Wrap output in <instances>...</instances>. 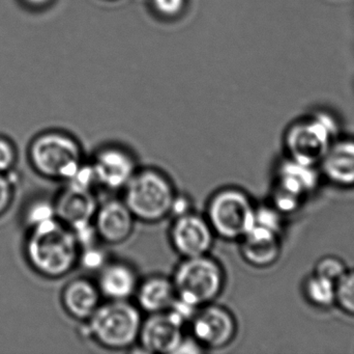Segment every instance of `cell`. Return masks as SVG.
Returning a JSON list of instances; mask_svg holds the SVG:
<instances>
[{
	"mask_svg": "<svg viewBox=\"0 0 354 354\" xmlns=\"http://www.w3.org/2000/svg\"><path fill=\"white\" fill-rule=\"evenodd\" d=\"M151 10L162 20L180 18L187 6V0H149Z\"/></svg>",
	"mask_w": 354,
	"mask_h": 354,
	"instance_id": "23",
	"label": "cell"
},
{
	"mask_svg": "<svg viewBox=\"0 0 354 354\" xmlns=\"http://www.w3.org/2000/svg\"><path fill=\"white\" fill-rule=\"evenodd\" d=\"M16 153L14 148L6 139H0V172H8L14 166Z\"/></svg>",
	"mask_w": 354,
	"mask_h": 354,
	"instance_id": "25",
	"label": "cell"
},
{
	"mask_svg": "<svg viewBox=\"0 0 354 354\" xmlns=\"http://www.w3.org/2000/svg\"><path fill=\"white\" fill-rule=\"evenodd\" d=\"M322 180L318 166L301 163L286 157L277 168L274 187L306 201L317 191Z\"/></svg>",
	"mask_w": 354,
	"mask_h": 354,
	"instance_id": "16",
	"label": "cell"
},
{
	"mask_svg": "<svg viewBox=\"0 0 354 354\" xmlns=\"http://www.w3.org/2000/svg\"><path fill=\"white\" fill-rule=\"evenodd\" d=\"M26 254L39 274L48 278H62L78 263L81 247L76 234L55 218L31 227Z\"/></svg>",
	"mask_w": 354,
	"mask_h": 354,
	"instance_id": "1",
	"label": "cell"
},
{
	"mask_svg": "<svg viewBox=\"0 0 354 354\" xmlns=\"http://www.w3.org/2000/svg\"><path fill=\"white\" fill-rule=\"evenodd\" d=\"M340 131L338 118L326 110L295 121L289 125L283 139L286 157L318 166L330 143L340 136Z\"/></svg>",
	"mask_w": 354,
	"mask_h": 354,
	"instance_id": "4",
	"label": "cell"
},
{
	"mask_svg": "<svg viewBox=\"0 0 354 354\" xmlns=\"http://www.w3.org/2000/svg\"><path fill=\"white\" fill-rule=\"evenodd\" d=\"M122 201L136 220L156 224L174 211L178 195L174 183L161 170H137L124 189Z\"/></svg>",
	"mask_w": 354,
	"mask_h": 354,
	"instance_id": "2",
	"label": "cell"
},
{
	"mask_svg": "<svg viewBox=\"0 0 354 354\" xmlns=\"http://www.w3.org/2000/svg\"><path fill=\"white\" fill-rule=\"evenodd\" d=\"M30 159L37 172L54 180L70 181L84 166L80 143L62 132H49L35 139Z\"/></svg>",
	"mask_w": 354,
	"mask_h": 354,
	"instance_id": "7",
	"label": "cell"
},
{
	"mask_svg": "<svg viewBox=\"0 0 354 354\" xmlns=\"http://www.w3.org/2000/svg\"><path fill=\"white\" fill-rule=\"evenodd\" d=\"M55 208L48 202L41 201L33 204L27 212V222L31 227L41 224L46 220L55 218Z\"/></svg>",
	"mask_w": 354,
	"mask_h": 354,
	"instance_id": "24",
	"label": "cell"
},
{
	"mask_svg": "<svg viewBox=\"0 0 354 354\" xmlns=\"http://www.w3.org/2000/svg\"><path fill=\"white\" fill-rule=\"evenodd\" d=\"M241 254L249 265L266 268L274 265L282 254L281 234L256 224L239 240Z\"/></svg>",
	"mask_w": 354,
	"mask_h": 354,
	"instance_id": "15",
	"label": "cell"
},
{
	"mask_svg": "<svg viewBox=\"0 0 354 354\" xmlns=\"http://www.w3.org/2000/svg\"><path fill=\"white\" fill-rule=\"evenodd\" d=\"M97 206L93 187L72 182L54 204L56 218L76 235L93 228Z\"/></svg>",
	"mask_w": 354,
	"mask_h": 354,
	"instance_id": "11",
	"label": "cell"
},
{
	"mask_svg": "<svg viewBox=\"0 0 354 354\" xmlns=\"http://www.w3.org/2000/svg\"><path fill=\"white\" fill-rule=\"evenodd\" d=\"M97 288L107 301H130L136 293L139 278L136 270L126 262H109L99 272Z\"/></svg>",
	"mask_w": 354,
	"mask_h": 354,
	"instance_id": "17",
	"label": "cell"
},
{
	"mask_svg": "<svg viewBox=\"0 0 354 354\" xmlns=\"http://www.w3.org/2000/svg\"><path fill=\"white\" fill-rule=\"evenodd\" d=\"M171 278L177 301L194 310L214 303L226 282L222 265L208 255L183 259Z\"/></svg>",
	"mask_w": 354,
	"mask_h": 354,
	"instance_id": "5",
	"label": "cell"
},
{
	"mask_svg": "<svg viewBox=\"0 0 354 354\" xmlns=\"http://www.w3.org/2000/svg\"><path fill=\"white\" fill-rule=\"evenodd\" d=\"M256 208L245 191L225 187L210 197L205 218L216 236L239 241L255 226Z\"/></svg>",
	"mask_w": 354,
	"mask_h": 354,
	"instance_id": "6",
	"label": "cell"
},
{
	"mask_svg": "<svg viewBox=\"0 0 354 354\" xmlns=\"http://www.w3.org/2000/svg\"><path fill=\"white\" fill-rule=\"evenodd\" d=\"M169 236L174 251L187 259L208 255L216 235L205 216L185 211L172 222Z\"/></svg>",
	"mask_w": 354,
	"mask_h": 354,
	"instance_id": "10",
	"label": "cell"
},
{
	"mask_svg": "<svg viewBox=\"0 0 354 354\" xmlns=\"http://www.w3.org/2000/svg\"><path fill=\"white\" fill-rule=\"evenodd\" d=\"M336 306L354 317V269H348L336 283Z\"/></svg>",
	"mask_w": 354,
	"mask_h": 354,
	"instance_id": "21",
	"label": "cell"
},
{
	"mask_svg": "<svg viewBox=\"0 0 354 354\" xmlns=\"http://www.w3.org/2000/svg\"><path fill=\"white\" fill-rule=\"evenodd\" d=\"M103 303L97 283L87 278H76L68 283L62 293V303L68 315L85 322Z\"/></svg>",
	"mask_w": 354,
	"mask_h": 354,
	"instance_id": "19",
	"label": "cell"
},
{
	"mask_svg": "<svg viewBox=\"0 0 354 354\" xmlns=\"http://www.w3.org/2000/svg\"><path fill=\"white\" fill-rule=\"evenodd\" d=\"M135 222L136 218L122 200L111 199L97 206L93 226L100 240L120 245L132 235Z\"/></svg>",
	"mask_w": 354,
	"mask_h": 354,
	"instance_id": "13",
	"label": "cell"
},
{
	"mask_svg": "<svg viewBox=\"0 0 354 354\" xmlns=\"http://www.w3.org/2000/svg\"><path fill=\"white\" fill-rule=\"evenodd\" d=\"M12 191L10 180L0 172V214L8 209L12 200Z\"/></svg>",
	"mask_w": 354,
	"mask_h": 354,
	"instance_id": "26",
	"label": "cell"
},
{
	"mask_svg": "<svg viewBox=\"0 0 354 354\" xmlns=\"http://www.w3.org/2000/svg\"><path fill=\"white\" fill-rule=\"evenodd\" d=\"M134 297L137 307L147 315L169 311L177 301L172 278L164 276H149L139 282Z\"/></svg>",
	"mask_w": 354,
	"mask_h": 354,
	"instance_id": "18",
	"label": "cell"
},
{
	"mask_svg": "<svg viewBox=\"0 0 354 354\" xmlns=\"http://www.w3.org/2000/svg\"><path fill=\"white\" fill-rule=\"evenodd\" d=\"M191 338L206 351L228 346L237 333L234 316L226 308L212 303L196 310L189 320Z\"/></svg>",
	"mask_w": 354,
	"mask_h": 354,
	"instance_id": "8",
	"label": "cell"
},
{
	"mask_svg": "<svg viewBox=\"0 0 354 354\" xmlns=\"http://www.w3.org/2000/svg\"><path fill=\"white\" fill-rule=\"evenodd\" d=\"M28 6H35V8H41V6H47L51 2V0H24Z\"/></svg>",
	"mask_w": 354,
	"mask_h": 354,
	"instance_id": "27",
	"label": "cell"
},
{
	"mask_svg": "<svg viewBox=\"0 0 354 354\" xmlns=\"http://www.w3.org/2000/svg\"><path fill=\"white\" fill-rule=\"evenodd\" d=\"M89 166L95 185L108 191H122L138 170L134 155L118 145L101 148Z\"/></svg>",
	"mask_w": 354,
	"mask_h": 354,
	"instance_id": "12",
	"label": "cell"
},
{
	"mask_svg": "<svg viewBox=\"0 0 354 354\" xmlns=\"http://www.w3.org/2000/svg\"><path fill=\"white\" fill-rule=\"evenodd\" d=\"M187 319L176 310L151 314L143 319L138 343L149 353L174 354L185 342Z\"/></svg>",
	"mask_w": 354,
	"mask_h": 354,
	"instance_id": "9",
	"label": "cell"
},
{
	"mask_svg": "<svg viewBox=\"0 0 354 354\" xmlns=\"http://www.w3.org/2000/svg\"><path fill=\"white\" fill-rule=\"evenodd\" d=\"M142 322V312L136 303L107 301L84 324L87 336L100 346L126 351L138 343Z\"/></svg>",
	"mask_w": 354,
	"mask_h": 354,
	"instance_id": "3",
	"label": "cell"
},
{
	"mask_svg": "<svg viewBox=\"0 0 354 354\" xmlns=\"http://www.w3.org/2000/svg\"><path fill=\"white\" fill-rule=\"evenodd\" d=\"M322 179L340 188H354V139L341 137L330 143L320 161Z\"/></svg>",
	"mask_w": 354,
	"mask_h": 354,
	"instance_id": "14",
	"label": "cell"
},
{
	"mask_svg": "<svg viewBox=\"0 0 354 354\" xmlns=\"http://www.w3.org/2000/svg\"><path fill=\"white\" fill-rule=\"evenodd\" d=\"M348 269L344 260L338 256L328 255L316 262L314 272L337 283Z\"/></svg>",
	"mask_w": 354,
	"mask_h": 354,
	"instance_id": "22",
	"label": "cell"
},
{
	"mask_svg": "<svg viewBox=\"0 0 354 354\" xmlns=\"http://www.w3.org/2000/svg\"><path fill=\"white\" fill-rule=\"evenodd\" d=\"M301 290L312 307L328 310L336 306V283L315 272L305 278Z\"/></svg>",
	"mask_w": 354,
	"mask_h": 354,
	"instance_id": "20",
	"label": "cell"
}]
</instances>
